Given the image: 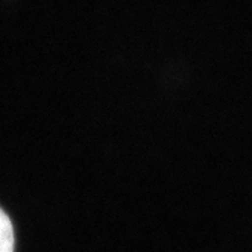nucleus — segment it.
Masks as SVG:
<instances>
[{
    "instance_id": "1",
    "label": "nucleus",
    "mask_w": 252,
    "mask_h": 252,
    "mask_svg": "<svg viewBox=\"0 0 252 252\" xmlns=\"http://www.w3.org/2000/svg\"><path fill=\"white\" fill-rule=\"evenodd\" d=\"M15 251V228L11 216L0 207V252Z\"/></svg>"
}]
</instances>
